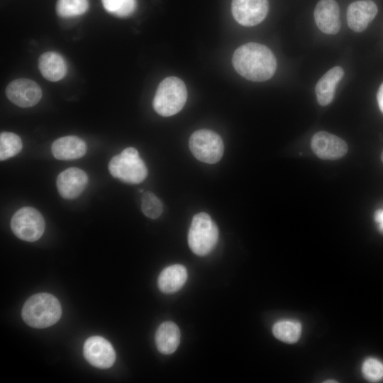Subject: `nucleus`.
I'll use <instances>...</instances> for the list:
<instances>
[{"mask_svg": "<svg viewBox=\"0 0 383 383\" xmlns=\"http://www.w3.org/2000/svg\"><path fill=\"white\" fill-rule=\"evenodd\" d=\"M313 152L323 160H338L348 151L347 143L340 138L326 131L316 133L311 141Z\"/></svg>", "mask_w": 383, "mask_h": 383, "instance_id": "9b49d317", "label": "nucleus"}, {"mask_svg": "<svg viewBox=\"0 0 383 383\" xmlns=\"http://www.w3.org/2000/svg\"><path fill=\"white\" fill-rule=\"evenodd\" d=\"M83 354L90 365L100 369L111 367L116 360V353L112 345L99 335L91 336L86 340Z\"/></svg>", "mask_w": 383, "mask_h": 383, "instance_id": "6e6552de", "label": "nucleus"}, {"mask_svg": "<svg viewBox=\"0 0 383 383\" xmlns=\"http://www.w3.org/2000/svg\"><path fill=\"white\" fill-rule=\"evenodd\" d=\"M189 146L192 155L198 160L209 164L218 162L224 152L221 136L209 129L194 131L189 138Z\"/></svg>", "mask_w": 383, "mask_h": 383, "instance_id": "423d86ee", "label": "nucleus"}, {"mask_svg": "<svg viewBox=\"0 0 383 383\" xmlns=\"http://www.w3.org/2000/svg\"><path fill=\"white\" fill-rule=\"evenodd\" d=\"M6 95L16 106L28 108L39 102L42 97V90L35 82L21 78L15 79L8 84Z\"/></svg>", "mask_w": 383, "mask_h": 383, "instance_id": "9d476101", "label": "nucleus"}, {"mask_svg": "<svg viewBox=\"0 0 383 383\" xmlns=\"http://www.w3.org/2000/svg\"><path fill=\"white\" fill-rule=\"evenodd\" d=\"M377 13V6L371 0H360L351 3L347 10L348 24L355 32H362Z\"/></svg>", "mask_w": 383, "mask_h": 383, "instance_id": "4468645a", "label": "nucleus"}, {"mask_svg": "<svg viewBox=\"0 0 383 383\" xmlns=\"http://www.w3.org/2000/svg\"><path fill=\"white\" fill-rule=\"evenodd\" d=\"M111 174L128 184H139L148 175V169L138 150L128 147L120 154L113 156L109 162Z\"/></svg>", "mask_w": 383, "mask_h": 383, "instance_id": "39448f33", "label": "nucleus"}, {"mask_svg": "<svg viewBox=\"0 0 383 383\" xmlns=\"http://www.w3.org/2000/svg\"><path fill=\"white\" fill-rule=\"evenodd\" d=\"M141 210L148 218L156 219L163 211L161 201L151 192H145L141 196Z\"/></svg>", "mask_w": 383, "mask_h": 383, "instance_id": "b1692460", "label": "nucleus"}, {"mask_svg": "<svg viewBox=\"0 0 383 383\" xmlns=\"http://www.w3.org/2000/svg\"><path fill=\"white\" fill-rule=\"evenodd\" d=\"M51 151L54 157L57 160H74L85 155L87 145L82 139L77 136H63L52 143Z\"/></svg>", "mask_w": 383, "mask_h": 383, "instance_id": "2eb2a0df", "label": "nucleus"}, {"mask_svg": "<svg viewBox=\"0 0 383 383\" xmlns=\"http://www.w3.org/2000/svg\"><path fill=\"white\" fill-rule=\"evenodd\" d=\"M20 137L11 132H2L0 134V160L11 158L18 154L22 149Z\"/></svg>", "mask_w": 383, "mask_h": 383, "instance_id": "412c9836", "label": "nucleus"}, {"mask_svg": "<svg viewBox=\"0 0 383 383\" xmlns=\"http://www.w3.org/2000/svg\"><path fill=\"white\" fill-rule=\"evenodd\" d=\"M87 183V174L77 167L63 170L58 174L56 181L59 194L66 199L77 198L83 192Z\"/></svg>", "mask_w": 383, "mask_h": 383, "instance_id": "f8f14e48", "label": "nucleus"}, {"mask_svg": "<svg viewBox=\"0 0 383 383\" xmlns=\"http://www.w3.org/2000/svg\"><path fill=\"white\" fill-rule=\"evenodd\" d=\"M381 159H382V161L383 162V151H382V155H381Z\"/></svg>", "mask_w": 383, "mask_h": 383, "instance_id": "cd10ccee", "label": "nucleus"}, {"mask_svg": "<svg viewBox=\"0 0 383 383\" xmlns=\"http://www.w3.org/2000/svg\"><path fill=\"white\" fill-rule=\"evenodd\" d=\"M318 28L324 33L336 34L340 28V11L335 0H320L314 9Z\"/></svg>", "mask_w": 383, "mask_h": 383, "instance_id": "ddd939ff", "label": "nucleus"}, {"mask_svg": "<svg viewBox=\"0 0 383 383\" xmlns=\"http://www.w3.org/2000/svg\"><path fill=\"white\" fill-rule=\"evenodd\" d=\"M362 372L367 380L378 382L383 379V363L376 358H367L362 364Z\"/></svg>", "mask_w": 383, "mask_h": 383, "instance_id": "393cba45", "label": "nucleus"}, {"mask_svg": "<svg viewBox=\"0 0 383 383\" xmlns=\"http://www.w3.org/2000/svg\"><path fill=\"white\" fill-rule=\"evenodd\" d=\"M232 63L240 75L252 82L268 80L277 69L272 52L257 43H248L238 47L233 55Z\"/></svg>", "mask_w": 383, "mask_h": 383, "instance_id": "f257e3e1", "label": "nucleus"}, {"mask_svg": "<svg viewBox=\"0 0 383 383\" xmlns=\"http://www.w3.org/2000/svg\"><path fill=\"white\" fill-rule=\"evenodd\" d=\"M45 226L42 214L29 206L19 209L11 221V228L16 236L28 242L38 240L44 233Z\"/></svg>", "mask_w": 383, "mask_h": 383, "instance_id": "0eeeda50", "label": "nucleus"}, {"mask_svg": "<svg viewBox=\"0 0 383 383\" xmlns=\"http://www.w3.org/2000/svg\"><path fill=\"white\" fill-rule=\"evenodd\" d=\"M377 99L379 109L383 113V83L378 89Z\"/></svg>", "mask_w": 383, "mask_h": 383, "instance_id": "bb28decb", "label": "nucleus"}, {"mask_svg": "<svg viewBox=\"0 0 383 383\" xmlns=\"http://www.w3.org/2000/svg\"><path fill=\"white\" fill-rule=\"evenodd\" d=\"M180 343V331L172 321H165L160 325L155 333V344L162 354L173 353Z\"/></svg>", "mask_w": 383, "mask_h": 383, "instance_id": "6ab92c4d", "label": "nucleus"}, {"mask_svg": "<svg viewBox=\"0 0 383 383\" xmlns=\"http://www.w3.org/2000/svg\"><path fill=\"white\" fill-rule=\"evenodd\" d=\"M268 9V0H232V14L235 20L244 26H254L261 23Z\"/></svg>", "mask_w": 383, "mask_h": 383, "instance_id": "1a4fd4ad", "label": "nucleus"}, {"mask_svg": "<svg viewBox=\"0 0 383 383\" xmlns=\"http://www.w3.org/2000/svg\"><path fill=\"white\" fill-rule=\"evenodd\" d=\"M38 65L43 77L50 82L62 79L67 72L65 60L55 52L43 53L38 58Z\"/></svg>", "mask_w": 383, "mask_h": 383, "instance_id": "f3484780", "label": "nucleus"}, {"mask_svg": "<svg viewBox=\"0 0 383 383\" xmlns=\"http://www.w3.org/2000/svg\"><path fill=\"white\" fill-rule=\"evenodd\" d=\"M61 313L60 301L48 293H38L31 296L26 301L21 311L25 323L35 328L52 326L59 321Z\"/></svg>", "mask_w": 383, "mask_h": 383, "instance_id": "f03ea898", "label": "nucleus"}, {"mask_svg": "<svg viewBox=\"0 0 383 383\" xmlns=\"http://www.w3.org/2000/svg\"><path fill=\"white\" fill-rule=\"evenodd\" d=\"M218 240V229L210 216L204 212L195 214L188 233V244L197 255L204 256L215 248Z\"/></svg>", "mask_w": 383, "mask_h": 383, "instance_id": "20e7f679", "label": "nucleus"}, {"mask_svg": "<svg viewBox=\"0 0 383 383\" xmlns=\"http://www.w3.org/2000/svg\"><path fill=\"white\" fill-rule=\"evenodd\" d=\"M101 2L106 11L118 17H127L136 8V0H101Z\"/></svg>", "mask_w": 383, "mask_h": 383, "instance_id": "5701e85b", "label": "nucleus"}, {"mask_svg": "<svg viewBox=\"0 0 383 383\" xmlns=\"http://www.w3.org/2000/svg\"><path fill=\"white\" fill-rule=\"evenodd\" d=\"M187 98V91L184 82L177 77H168L158 85L152 106L162 116L168 117L179 112Z\"/></svg>", "mask_w": 383, "mask_h": 383, "instance_id": "7ed1b4c3", "label": "nucleus"}, {"mask_svg": "<svg viewBox=\"0 0 383 383\" xmlns=\"http://www.w3.org/2000/svg\"><path fill=\"white\" fill-rule=\"evenodd\" d=\"M272 333L275 338L282 342L294 343L301 336V325L296 321L282 320L274 324Z\"/></svg>", "mask_w": 383, "mask_h": 383, "instance_id": "aec40b11", "label": "nucleus"}, {"mask_svg": "<svg viewBox=\"0 0 383 383\" xmlns=\"http://www.w3.org/2000/svg\"><path fill=\"white\" fill-rule=\"evenodd\" d=\"M344 75V71L340 66L329 70L318 80L315 92L318 103L321 106L328 105L333 99L335 87Z\"/></svg>", "mask_w": 383, "mask_h": 383, "instance_id": "dca6fc26", "label": "nucleus"}, {"mask_svg": "<svg viewBox=\"0 0 383 383\" xmlns=\"http://www.w3.org/2000/svg\"><path fill=\"white\" fill-rule=\"evenodd\" d=\"M187 279V271L184 266L176 264L165 267L157 279V286L165 294H172L179 290Z\"/></svg>", "mask_w": 383, "mask_h": 383, "instance_id": "a211bd4d", "label": "nucleus"}, {"mask_svg": "<svg viewBox=\"0 0 383 383\" xmlns=\"http://www.w3.org/2000/svg\"><path fill=\"white\" fill-rule=\"evenodd\" d=\"M374 220L378 223L379 230L383 233V210L378 209L374 213Z\"/></svg>", "mask_w": 383, "mask_h": 383, "instance_id": "a878e982", "label": "nucleus"}, {"mask_svg": "<svg viewBox=\"0 0 383 383\" xmlns=\"http://www.w3.org/2000/svg\"><path fill=\"white\" fill-rule=\"evenodd\" d=\"M89 8L87 0H57L56 12L62 18H70L84 13Z\"/></svg>", "mask_w": 383, "mask_h": 383, "instance_id": "4be33fe9", "label": "nucleus"}]
</instances>
